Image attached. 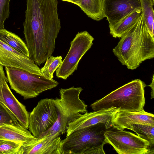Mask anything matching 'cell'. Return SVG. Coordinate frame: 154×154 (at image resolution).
Wrapping results in <instances>:
<instances>
[{
	"instance_id": "obj_7",
	"label": "cell",
	"mask_w": 154,
	"mask_h": 154,
	"mask_svg": "<svg viewBox=\"0 0 154 154\" xmlns=\"http://www.w3.org/2000/svg\"><path fill=\"white\" fill-rule=\"evenodd\" d=\"M104 135L106 144L111 145L118 154L154 153L148 141L131 132L113 128L106 129Z\"/></svg>"
},
{
	"instance_id": "obj_19",
	"label": "cell",
	"mask_w": 154,
	"mask_h": 154,
	"mask_svg": "<svg viewBox=\"0 0 154 154\" xmlns=\"http://www.w3.org/2000/svg\"><path fill=\"white\" fill-rule=\"evenodd\" d=\"M0 40L29 57L26 45L17 35L4 29H0Z\"/></svg>"
},
{
	"instance_id": "obj_26",
	"label": "cell",
	"mask_w": 154,
	"mask_h": 154,
	"mask_svg": "<svg viewBox=\"0 0 154 154\" xmlns=\"http://www.w3.org/2000/svg\"><path fill=\"white\" fill-rule=\"evenodd\" d=\"M8 82L6 76H5L3 69V66L0 64V100H3L2 89L3 83L5 82Z\"/></svg>"
},
{
	"instance_id": "obj_14",
	"label": "cell",
	"mask_w": 154,
	"mask_h": 154,
	"mask_svg": "<svg viewBox=\"0 0 154 154\" xmlns=\"http://www.w3.org/2000/svg\"><path fill=\"white\" fill-rule=\"evenodd\" d=\"M135 124L154 125V115L144 110L139 112L119 110L112 120V127L120 130L128 129L131 125Z\"/></svg>"
},
{
	"instance_id": "obj_28",
	"label": "cell",
	"mask_w": 154,
	"mask_h": 154,
	"mask_svg": "<svg viewBox=\"0 0 154 154\" xmlns=\"http://www.w3.org/2000/svg\"><path fill=\"white\" fill-rule=\"evenodd\" d=\"M77 0H62L63 1H65L69 2H70L74 4H75Z\"/></svg>"
},
{
	"instance_id": "obj_10",
	"label": "cell",
	"mask_w": 154,
	"mask_h": 154,
	"mask_svg": "<svg viewBox=\"0 0 154 154\" xmlns=\"http://www.w3.org/2000/svg\"><path fill=\"white\" fill-rule=\"evenodd\" d=\"M60 135L58 132L45 134L22 144L17 154H62Z\"/></svg>"
},
{
	"instance_id": "obj_21",
	"label": "cell",
	"mask_w": 154,
	"mask_h": 154,
	"mask_svg": "<svg viewBox=\"0 0 154 154\" xmlns=\"http://www.w3.org/2000/svg\"><path fill=\"white\" fill-rule=\"evenodd\" d=\"M128 129L135 132L140 138L148 141L151 149L154 151V125L147 124H135Z\"/></svg>"
},
{
	"instance_id": "obj_24",
	"label": "cell",
	"mask_w": 154,
	"mask_h": 154,
	"mask_svg": "<svg viewBox=\"0 0 154 154\" xmlns=\"http://www.w3.org/2000/svg\"><path fill=\"white\" fill-rule=\"evenodd\" d=\"M22 144L14 141L0 139V154H17Z\"/></svg>"
},
{
	"instance_id": "obj_5",
	"label": "cell",
	"mask_w": 154,
	"mask_h": 154,
	"mask_svg": "<svg viewBox=\"0 0 154 154\" xmlns=\"http://www.w3.org/2000/svg\"><path fill=\"white\" fill-rule=\"evenodd\" d=\"M82 90L81 87L74 86L60 89V98L53 99L57 109L58 119L52 127L43 134L57 132L61 135L64 134L70 123L87 112V105L79 97Z\"/></svg>"
},
{
	"instance_id": "obj_22",
	"label": "cell",
	"mask_w": 154,
	"mask_h": 154,
	"mask_svg": "<svg viewBox=\"0 0 154 154\" xmlns=\"http://www.w3.org/2000/svg\"><path fill=\"white\" fill-rule=\"evenodd\" d=\"M62 59L61 56H51L47 59L44 66L40 69L42 75L47 78L53 79L54 72L62 63Z\"/></svg>"
},
{
	"instance_id": "obj_20",
	"label": "cell",
	"mask_w": 154,
	"mask_h": 154,
	"mask_svg": "<svg viewBox=\"0 0 154 154\" xmlns=\"http://www.w3.org/2000/svg\"><path fill=\"white\" fill-rule=\"evenodd\" d=\"M144 24L150 35L154 37V15L152 0H140Z\"/></svg>"
},
{
	"instance_id": "obj_27",
	"label": "cell",
	"mask_w": 154,
	"mask_h": 154,
	"mask_svg": "<svg viewBox=\"0 0 154 154\" xmlns=\"http://www.w3.org/2000/svg\"><path fill=\"white\" fill-rule=\"evenodd\" d=\"M148 86L150 87L151 88V99L154 98V75H153L152 82Z\"/></svg>"
},
{
	"instance_id": "obj_9",
	"label": "cell",
	"mask_w": 154,
	"mask_h": 154,
	"mask_svg": "<svg viewBox=\"0 0 154 154\" xmlns=\"http://www.w3.org/2000/svg\"><path fill=\"white\" fill-rule=\"evenodd\" d=\"M58 118L53 99H42L29 114V131L35 137H38L51 128Z\"/></svg>"
},
{
	"instance_id": "obj_17",
	"label": "cell",
	"mask_w": 154,
	"mask_h": 154,
	"mask_svg": "<svg viewBox=\"0 0 154 154\" xmlns=\"http://www.w3.org/2000/svg\"><path fill=\"white\" fill-rule=\"evenodd\" d=\"M142 14L141 8L137 9L109 27L110 34L115 38H121L137 23Z\"/></svg>"
},
{
	"instance_id": "obj_13",
	"label": "cell",
	"mask_w": 154,
	"mask_h": 154,
	"mask_svg": "<svg viewBox=\"0 0 154 154\" xmlns=\"http://www.w3.org/2000/svg\"><path fill=\"white\" fill-rule=\"evenodd\" d=\"M140 0H103V10L109 27L116 24L134 11L141 9Z\"/></svg>"
},
{
	"instance_id": "obj_6",
	"label": "cell",
	"mask_w": 154,
	"mask_h": 154,
	"mask_svg": "<svg viewBox=\"0 0 154 154\" xmlns=\"http://www.w3.org/2000/svg\"><path fill=\"white\" fill-rule=\"evenodd\" d=\"M5 70L11 89L24 99L36 97L44 91L56 87L59 84L53 79L31 73L20 68L5 67Z\"/></svg>"
},
{
	"instance_id": "obj_18",
	"label": "cell",
	"mask_w": 154,
	"mask_h": 154,
	"mask_svg": "<svg viewBox=\"0 0 154 154\" xmlns=\"http://www.w3.org/2000/svg\"><path fill=\"white\" fill-rule=\"evenodd\" d=\"M103 0H77L78 6L88 16L94 20L99 21L104 17L103 12Z\"/></svg>"
},
{
	"instance_id": "obj_16",
	"label": "cell",
	"mask_w": 154,
	"mask_h": 154,
	"mask_svg": "<svg viewBox=\"0 0 154 154\" xmlns=\"http://www.w3.org/2000/svg\"><path fill=\"white\" fill-rule=\"evenodd\" d=\"M29 131L22 126L4 124L0 125V139H4L22 144L35 139Z\"/></svg>"
},
{
	"instance_id": "obj_23",
	"label": "cell",
	"mask_w": 154,
	"mask_h": 154,
	"mask_svg": "<svg viewBox=\"0 0 154 154\" xmlns=\"http://www.w3.org/2000/svg\"><path fill=\"white\" fill-rule=\"evenodd\" d=\"M4 124L21 126L5 104L0 101V125Z\"/></svg>"
},
{
	"instance_id": "obj_29",
	"label": "cell",
	"mask_w": 154,
	"mask_h": 154,
	"mask_svg": "<svg viewBox=\"0 0 154 154\" xmlns=\"http://www.w3.org/2000/svg\"><path fill=\"white\" fill-rule=\"evenodd\" d=\"M152 1L154 2V0H152Z\"/></svg>"
},
{
	"instance_id": "obj_8",
	"label": "cell",
	"mask_w": 154,
	"mask_h": 154,
	"mask_svg": "<svg viewBox=\"0 0 154 154\" xmlns=\"http://www.w3.org/2000/svg\"><path fill=\"white\" fill-rule=\"evenodd\" d=\"M94 38L87 31L78 32L71 42L68 53L56 70V77L66 80L77 69L80 60L93 45Z\"/></svg>"
},
{
	"instance_id": "obj_3",
	"label": "cell",
	"mask_w": 154,
	"mask_h": 154,
	"mask_svg": "<svg viewBox=\"0 0 154 154\" xmlns=\"http://www.w3.org/2000/svg\"><path fill=\"white\" fill-rule=\"evenodd\" d=\"M145 83L136 79L112 91L90 106L94 111L112 107L119 111L139 112L144 110L145 103Z\"/></svg>"
},
{
	"instance_id": "obj_4",
	"label": "cell",
	"mask_w": 154,
	"mask_h": 154,
	"mask_svg": "<svg viewBox=\"0 0 154 154\" xmlns=\"http://www.w3.org/2000/svg\"><path fill=\"white\" fill-rule=\"evenodd\" d=\"M103 123L76 131L61 140L62 154H104L106 144Z\"/></svg>"
},
{
	"instance_id": "obj_1",
	"label": "cell",
	"mask_w": 154,
	"mask_h": 154,
	"mask_svg": "<svg viewBox=\"0 0 154 154\" xmlns=\"http://www.w3.org/2000/svg\"><path fill=\"white\" fill-rule=\"evenodd\" d=\"M57 0H26L23 25L29 58L40 66L52 56L61 29Z\"/></svg>"
},
{
	"instance_id": "obj_11",
	"label": "cell",
	"mask_w": 154,
	"mask_h": 154,
	"mask_svg": "<svg viewBox=\"0 0 154 154\" xmlns=\"http://www.w3.org/2000/svg\"><path fill=\"white\" fill-rule=\"evenodd\" d=\"M119 109L112 107L81 114L67 127L66 137L73 132L98 124H104L106 129L112 127V120Z\"/></svg>"
},
{
	"instance_id": "obj_12",
	"label": "cell",
	"mask_w": 154,
	"mask_h": 154,
	"mask_svg": "<svg viewBox=\"0 0 154 154\" xmlns=\"http://www.w3.org/2000/svg\"><path fill=\"white\" fill-rule=\"evenodd\" d=\"M0 64L5 67L20 68L30 73L42 75L34 61L0 40Z\"/></svg>"
},
{
	"instance_id": "obj_2",
	"label": "cell",
	"mask_w": 154,
	"mask_h": 154,
	"mask_svg": "<svg viewBox=\"0 0 154 154\" xmlns=\"http://www.w3.org/2000/svg\"><path fill=\"white\" fill-rule=\"evenodd\" d=\"M112 52L122 65L131 70L154 58V37L148 32L142 14L137 23L121 38Z\"/></svg>"
},
{
	"instance_id": "obj_15",
	"label": "cell",
	"mask_w": 154,
	"mask_h": 154,
	"mask_svg": "<svg viewBox=\"0 0 154 154\" xmlns=\"http://www.w3.org/2000/svg\"><path fill=\"white\" fill-rule=\"evenodd\" d=\"M2 93L3 100L5 105L16 119L20 124L28 129L29 127V114L26 107L14 96L6 81L3 83Z\"/></svg>"
},
{
	"instance_id": "obj_25",
	"label": "cell",
	"mask_w": 154,
	"mask_h": 154,
	"mask_svg": "<svg viewBox=\"0 0 154 154\" xmlns=\"http://www.w3.org/2000/svg\"><path fill=\"white\" fill-rule=\"evenodd\" d=\"M11 0H0V29H4V22L9 17Z\"/></svg>"
}]
</instances>
